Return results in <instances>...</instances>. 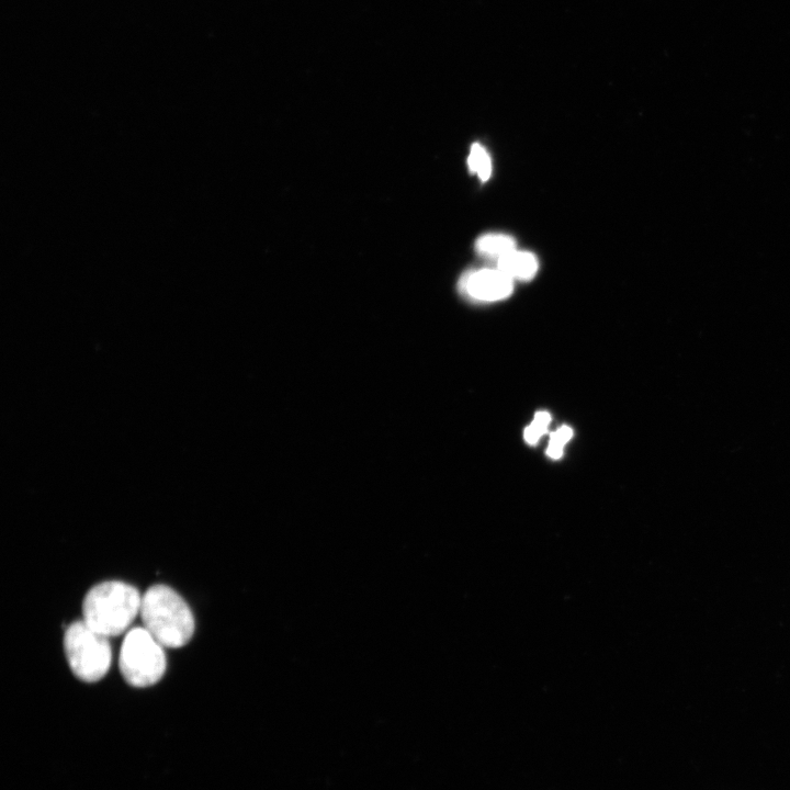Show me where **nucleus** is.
<instances>
[{"mask_svg": "<svg viewBox=\"0 0 790 790\" xmlns=\"http://www.w3.org/2000/svg\"><path fill=\"white\" fill-rule=\"evenodd\" d=\"M475 249L484 257L496 258L498 260L501 256L516 249V241L509 235L498 233L486 234L476 240Z\"/></svg>", "mask_w": 790, "mask_h": 790, "instance_id": "0eeeda50", "label": "nucleus"}, {"mask_svg": "<svg viewBox=\"0 0 790 790\" xmlns=\"http://www.w3.org/2000/svg\"><path fill=\"white\" fill-rule=\"evenodd\" d=\"M119 666L127 684L133 687H148L163 676L166 654L148 630L137 627L125 635Z\"/></svg>", "mask_w": 790, "mask_h": 790, "instance_id": "20e7f679", "label": "nucleus"}, {"mask_svg": "<svg viewBox=\"0 0 790 790\" xmlns=\"http://www.w3.org/2000/svg\"><path fill=\"white\" fill-rule=\"evenodd\" d=\"M551 421V416L546 411H539L534 415V419L524 430V439L529 444H535L540 438L546 432Z\"/></svg>", "mask_w": 790, "mask_h": 790, "instance_id": "1a4fd4ad", "label": "nucleus"}, {"mask_svg": "<svg viewBox=\"0 0 790 790\" xmlns=\"http://www.w3.org/2000/svg\"><path fill=\"white\" fill-rule=\"evenodd\" d=\"M498 269L508 276L519 280H530L538 271L537 257L528 251L514 249L501 256L498 260Z\"/></svg>", "mask_w": 790, "mask_h": 790, "instance_id": "423d86ee", "label": "nucleus"}, {"mask_svg": "<svg viewBox=\"0 0 790 790\" xmlns=\"http://www.w3.org/2000/svg\"><path fill=\"white\" fill-rule=\"evenodd\" d=\"M64 650L70 669L82 681H98L110 668L112 651L108 636L91 629L83 620L67 628Z\"/></svg>", "mask_w": 790, "mask_h": 790, "instance_id": "7ed1b4c3", "label": "nucleus"}, {"mask_svg": "<svg viewBox=\"0 0 790 790\" xmlns=\"http://www.w3.org/2000/svg\"><path fill=\"white\" fill-rule=\"evenodd\" d=\"M459 289L471 298L492 302L509 296L514 280L498 268L479 269L464 273Z\"/></svg>", "mask_w": 790, "mask_h": 790, "instance_id": "39448f33", "label": "nucleus"}, {"mask_svg": "<svg viewBox=\"0 0 790 790\" xmlns=\"http://www.w3.org/2000/svg\"><path fill=\"white\" fill-rule=\"evenodd\" d=\"M467 166L470 171L476 173L482 181L489 178L492 172L490 157L482 145L477 143L472 145Z\"/></svg>", "mask_w": 790, "mask_h": 790, "instance_id": "6e6552de", "label": "nucleus"}, {"mask_svg": "<svg viewBox=\"0 0 790 790\" xmlns=\"http://www.w3.org/2000/svg\"><path fill=\"white\" fill-rule=\"evenodd\" d=\"M572 436L573 431L567 426H562L556 431L552 432L546 450L548 455L552 459L561 458L563 454V448L569 441Z\"/></svg>", "mask_w": 790, "mask_h": 790, "instance_id": "9d476101", "label": "nucleus"}, {"mask_svg": "<svg viewBox=\"0 0 790 790\" xmlns=\"http://www.w3.org/2000/svg\"><path fill=\"white\" fill-rule=\"evenodd\" d=\"M142 597L138 590L126 583L109 580L93 586L82 602L83 621L105 636H116L134 621L140 612Z\"/></svg>", "mask_w": 790, "mask_h": 790, "instance_id": "f03ea898", "label": "nucleus"}, {"mask_svg": "<svg viewBox=\"0 0 790 790\" xmlns=\"http://www.w3.org/2000/svg\"><path fill=\"white\" fill-rule=\"evenodd\" d=\"M140 617L145 629L162 645L181 647L194 632L193 613L185 600L166 585L149 587L142 597Z\"/></svg>", "mask_w": 790, "mask_h": 790, "instance_id": "f257e3e1", "label": "nucleus"}]
</instances>
